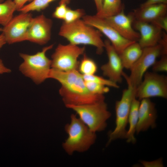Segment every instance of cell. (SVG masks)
I'll list each match as a JSON object with an SVG mask.
<instances>
[{"label": "cell", "mask_w": 167, "mask_h": 167, "mask_svg": "<svg viewBox=\"0 0 167 167\" xmlns=\"http://www.w3.org/2000/svg\"><path fill=\"white\" fill-rule=\"evenodd\" d=\"M49 78L61 84L59 93L65 105L89 104L105 99L104 95L94 94L89 91L77 70L62 71L51 68Z\"/></svg>", "instance_id": "cell-1"}, {"label": "cell", "mask_w": 167, "mask_h": 167, "mask_svg": "<svg viewBox=\"0 0 167 167\" xmlns=\"http://www.w3.org/2000/svg\"><path fill=\"white\" fill-rule=\"evenodd\" d=\"M58 34L66 39L69 43L78 45H89L95 47L96 53L101 54L105 49L102 33L94 27L86 24L82 19L71 23L63 22Z\"/></svg>", "instance_id": "cell-2"}, {"label": "cell", "mask_w": 167, "mask_h": 167, "mask_svg": "<svg viewBox=\"0 0 167 167\" xmlns=\"http://www.w3.org/2000/svg\"><path fill=\"white\" fill-rule=\"evenodd\" d=\"M70 118V123L65 127L68 137L63 143L62 147L66 152L71 155L75 152H83L88 150L95 143L96 135L76 114H71Z\"/></svg>", "instance_id": "cell-3"}, {"label": "cell", "mask_w": 167, "mask_h": 167, "mask_svg": "<svg viewBox=\"0 0 167 167\" xmlns=\"http://www.w3.org/2000/svg\"><path fill=\"white\" fill-rule=\"evenodd\" d=\"M54 45L52 44L45 47L41 51L33 55L19 54L23 61L19 66V70L36 84H41L49 78L51 60L46 56V54Z\"/></svg>", "instance_id": "cell-4"}, {"label": "cell", "mask_w": 167, "mask_h": 167, "mask_svg": "<svg viewBox=\"0 0 167 167\" xmlns=\"http://www.w3.org/2000/svg\"><path fill=\"white\" fill-rule=\"evenodd\" d=\"M105 100L83 105L65 106L75 111L90 129L96 133L105 129L107 126V121L111 116Z\"/></svg>", "instance_id": "cell-5"}, {"label": "cell", "mask_w": 167, "mask_h": 167, "mask_svg": "<svg viewBox=\"0 0 167 167\" xmlns=\"http://www.w3.org/2000/svg\"><path fill=\"white\" fill-rule=\"evenodd\" d=\"M127 84V88L123 91L121 99L115 103L116 126L114 130L109 134L107 146L114 140L126 139L127 131L126 128L132 102L135 96L136 89L131 84Z\"/></svg>", "instance_id": "cell-6"}, {"label": "cell", "mask_w": 167, "mask_h": 167, "mask_svg": "<svg viewBox=\"0 0 167 167\" xmlns=\"http://www.w3.org/2000/svg\"><path fill=\"white\" fill-rule=\"evenodd\" d=\"M163 54V48L158 44L153 46L143 49L142 54L130 69L129 76L124 72L122 74L127 84L136 88L143 79V76L148 69L152 66L157 58Z\"/></svg>", "instance_id": "cell-7"}, {"label": "cell", "mask_w": 167, "mask_h": 167, "mask_svg": "<svg viewBox=\"0 0 167 167\" xmlns=\"http://www.w3.org/2000/svg\"><path fill=\"white\" fill-rule=\"evenodd\" d=\"M85 51V46L70 43L59 44L51 56V68L62 71L78 70L79 62L78 58Z\"/></svg>", "instance_id": "cell-8"}, {"label": "cell", "mask_w": 167, "mask_h": 167, "mask_svg": "<svg viewBox=\"0 0 167 167\" xmlns=\"http://www.w3.org/2000/svg\"><path fill=\"white\" fill-rule=\"evenodd\" d=\"M135 97L139 101L158 97L167 98V77L156 72L147 71L136 88Z\"/></svg>", "instance_id": "cell-9"}, {"label": "cell", "mask_w": 167, "mask_h": 167, "mask_svg": "<svg viewBox=\"0 0 167 167\" xmlns=\"http://www.w3.org/2000/svg\"><path fill=\"white\" fill-rule=\"evenodd\" d=\"M82 19L86 24L97 29L106 36L119 54L127 46L135 42L122 36L104 18L96 15H85Z\"/></svg>", "instance_id": "cell-10"}, {"label": "cell", "mask_w": 167, "mask_h": 167, "mask_svg": "<svg viewBox=\"0 0 167 167\" xmlns=\"http://www.w3.org/2000/svg\"><path fill=\"white\" fill-rule=\"evenodd\" d=\"M33 17L31 13L21 12L13 16L2 28V33L8 44L26 41L28 31Z\"/></svg>", "instance_id": "cell-11"}, {"label": "cell", "mask_w": 167, "mask_h": 167, "mask_svg": "<svg viewBox=\"0 0 167 167\" xmlns=\"http://www.w3.org/2000/svg\"><path fill=\"white\" fill-rule=\"evenodd\" d=\"M52 20L41 14L33 18L28 29L26 41L44 45L50 40Z\"/></svg>", "instance_id": "cell-12"}, {"label": "cell", "mask_w": 167, "mask_h": 167, "mask_svg": "<svg viewBox=\"0 0 167 167\" xmlns=\"http://www.w3.org/2000/svg\"><path fill=\"white\" fill-rule=\"evenodd\" d=\"M104 41L108 61L101 66V70L103 75L109 79L117 84L120 83L122 80L124 68L119 55L108 39Z\"/></svg>", "instance_id": "cell-13"}, {"label": "cell", "mask_w": 167, "mask_h": 167, "mask_svg": "<svg viewBox=\"0 0 167 167\" xmlns=\"http://www.w3.org/2000/svg\"><path fill=\"white\" fill-rule=\"evenodd\" d=\"M104 19L125 38L135 42L139 41L140 34L133 27L134 18L130 13L126 15L123 9L115 15Z\"/></svg>", "instance_id": "cell-14"}, {"label": "cell", "mask_w": 167, "mask_h": 167, "mask_svg": "<svg viewBox=\"0 0 167 167\" xmlns=\"http://www.w3.org/2000/svg\"><path fill=\"white\" fill-rule=\"evenodd\" d=\"M132 26L139 32L140 36L138 42L143 49L156 45L162 37V30L151 23L134 20Z\"/></svg>", "instance_id": "cell-15"}, {"label": "cell", "mask_w": 167, "mask_h": 167, "mask_svg": "<svg viewBox=\"0 0 167 167\" xmlns=\"http://www.w3.org/2000/svg\"><path fill=\"white\" fill-rule=\"evenodd\" d=\"M157 117L155 104L149 98L141 100L139 109L138 120L135 129L137 134L156 127Z\"/></svg>", "instance_id": "cell-16"}, {"label": "cell", "mask_w": 167, "mask_h": 167, "mask_svg": "<svg viewBox=\"0 0 167 167\" xmlns=\"http://www.w3.org/2000/svg\"><path fill=\"white\" fill-rule=\"evenodd\" d=\"M167 4H152L135 9L130 13L134 20L151 23L166 15Z\"/></svg>", "instance_id": "cell-17"}, {"label": "cell", "mask_w": 167, "mask_h": 167, "mask_svg": "<svg viewBox=\"0 0 167 167\" xmlns=\"http://www.w3.org/2000/svg\"><path fill=\"white\" fill-rule=\"evenodd\" d=\"M143 48L137 42L131 44L119 54L124 68L130 70L141 56Z\"/></svg>", "instance_id": "cell-18"}, {"label": "cell", "mask_w": 167, "mask_h": 167, "mask_svg": "<svg viewBox=\"0 0 167 167\" xmlns=\"http://www.w3.org/2000/svg\"><path fill=\"white\" fill-rule=\"evenodd\" d=\"M140 103V101L135 96L132 102L128 119L129 127L128 130L127 131L126 137L128 143H134L136 141L135 134L138 120Z\"/></svg>", "instance_id": "cell-19"}, {"label": "cell", "mask_w": 167, "mask_h": 167, "mask_svg": "<svg viewBox=\"0 0 167 167\" xmlns=\"http://www.w3.org/2000/svg\"><path fill=\"white\" fill-rule=\"evenodd\" d=\"M124 9L121 0H102L101 10L95 15L105 18L118 13Z\"/></svg>", "instance_id": "cell-20"}, {"label": "cell", "mask_w": 167, "mask_h": 167, "mask_svg": "<svg viewBox=\"0 0 167 167\" xmlns=\"http://www.w3.org/2000/svg\"><path fill=\"white\" fill-rule=\"evenodd\" d=\"M16 10V6L12 0H6L0 3V24L5 26L13 17Z\"/></svg>", "instance_id": "cell-21"}, {"label": "cell", "mask_w": 167, "mask_h": 167, "mask_svg": "<svg viewBox=\"0 0 167 167\" xmlns=\"http://www.w3.org/2000/svg\"><path fill=\"white\" fill-rule=\"evenodd\" d=\"M97 66L95 62L88 57L85 54L79 62L78 70L83 75H92L97 71Z\"/></svg>", "instance_id": "cell-22"}, {"label": "cell", "mask_w": 167, "mask_h": 167, "mask_svg": "<svg viewBox=\"0 0 167 167\" xmlns=\"http://www.w3.org/2000/svg\"><path fill=\"white\" fill-rule=\"evenodd\" d=\"M55 0H33L29 3L24 5L17 11L21 12L28 13L31 11H40L46 8L52 2ZM71 0H60L67 4Z\"/></svg>", "instance_id": "cell-23"}, {"label": "cell", "mask_w": 167, "mask_h": 167, "mask_svg": "<svg viewBox=\"0 0 167 167\" xmlns=\"http://www.w3.org/2000/svg\"><path fill=\"white\" fill-rule=\"evenodd\" d=\"M84 81H93L105 86L115 88H119V86L117 83L114 82L109 79L96 75H83Z\"/></svg>", "instance_id": "cell-24"}, {"label": "cell", "mask_w": 167, "mask_h": 167, "mask_svg": "<svg viewBox=\"0 0 167 167\" xmlns=\"http://www.w3.org/2000/svg\"><path fill=\"white\" fill-rule=\"evenodd\" d=\"M85 85L89 91L95 95H104L109 92L108 86L91 81H84Z\"/></svg>", "instance_id": "cell-25"}, {"label": "cell", "mask_w": 167, "mask_h": 167, "mask_svg": "<svg viewBox=\"0 0 167 167\" xmlns=\"http://www.w3.org/2000/svg\"><path fill=\"white\" fill-rule=\"evenodd\" d=\"M85 15V12L83 9L74 10L68 7L63 19L64 22L66 23L73 22L81 19Z\"/></svg>", "instance_id": "cell-26"}, {"label": "cell", "mask_w": 167, "mask_h": 167, "mask_svg": "<svg viewBox=\"0 0 167 167\" xmlns=\"http://www.w3.org/2000/svg\"><path fill=\"white\" fill-rule=\"evenodd\" d=\"M161 59L157 60L152 66L154 72H167V55H161Z\"/></svg>", "instance_id": "cell-27"}, {"label": "cell", "mask_w": 167, "mask_h": 167, "mask_svg": "<svg viewBox=\"0 0 167 167\" xmlns=\"http://www.w3.org/2000/svg\"><path fill=\"white\" fill-rule=\"evenodd\" d=\"M67 4L60 1L59 5L57 6L52 14L54 18L63 20L68 7Z\"/></svg>", "instance_id": "cell-28"}, {"label": "cell", "mask_w": 167, "mask_h": 167, "mask_svg": "<svg viewBox=\"0 0 167 167\" xmlns=\"http://www.w3.org/2000/svg\"><path fill=\"white\" fill-rule=\"evenodd\" d=\"M151 23L167 32V17L166 15L159 17Z\"/></svg>", "instance_id": "cell-29"}, {"label": "cell", "mask_w": 167, "mask_h": 167, "mask_svg": "<svg viewBox=\"0 0 167 167\" xmlns=\"http://www.w3.org/2000/svg\"><path fill=\"white\" fill-rule=\"evenodd\" d=\"M142 164L145 167L156 166L163 167L162 160L160 159L156 161L151 162L141 161Z\"/></svg>", "instance_id": "cell-30"}, {"label": "cell", "mask_w": 167, "mask_h": 167, "mask_svg": "<svg viewBox=\"0 0 167 167\" xmlns=\"http://www.w3.org/2000/svg\"><path fill=\"white\" fill-rule=\"evenodd\" d=\"M160 3L167 4V0H147L142 4L140 7H143L152 4Z\"/></svg>", "instance_id": "cell-31"}, {"label": "cell", "mask_w": 167, "mask_h": 167, "mask_svg": "<svg viewBox=\"0 0 167 167\" xmlns=\"http://www.w3.org/2000/svg\"><path fill=\"white\" fill-rule=\"evenodd\" d=\"M33 0H14L13 1L15 5L17 11L21 8L24 6L26 3L28 2L32 1Z\"/></svg>", "instance_id": "cell-32"}, {"label": "cell", "mask_w": 167, "mask_h": 167, "mask_svg": "<svg viewBox=\"0 0 167 167\" xmlns=\"http://www.w3.org/2000/svg\"><path fill=\"white\" fill-rule=\"evenodd\" d=\"M11 72V70L5 66L2 60L0 58V74L9 73Z\"/></svg>", "instance_id": "cell-33"}, {"label": "cell", "mask_w": 167, "mask_h": 167, "mask_svg": "<svg viewBox=\"0 0 167 167\" xmlns=\"http://www.w3.org/2000/svg\"><path fill=\"white\" fill-rule=\"evenodd\" d=\"M95 3L96 9V13L99 12L101 10L102 6V0H94Z\"/></svg>", "instance_id": "cell-34"}, {"label": "cell", "mask_w": 167, "mask_h": 167, "mask_svg": "<svg viewBox=\"0 0 167 167\" xmlns=\"http://www.w3.org/2000/svg\"><path fill=\"white\" fill-rule=\"evenodd\" d=\"M6 43L5 37L3 34H0V50L2 47Z\"/></svg>", "instance_id": "cell-35"}, {"label": "cell", "mask_w": 167, "mask_h": 167, "mask_svg": "<svg viewBox=\"0 0 167 167\" xmlns=\"http://www.w3.org/2000/svg\"><path fill=\"white\" fill-rule=\"evenodd\" d=\"M2 28H0V32H2Z\"/></svg>", "instance_id": "cell-36"}, {"label": "cell", "mask_w": 167, "mask_h": 167, "mask_svg": "<svg viewBox=\"0 0 167 167\" xmlns=\"http://www.w3.org/2000/svg\"><path fill=\"white\" fill-rule=\"evenodd\" d=\"M4 1V0H0V3L3 2Z\"/></svg>", "instance_id": "cell-37"}]
</instances>
